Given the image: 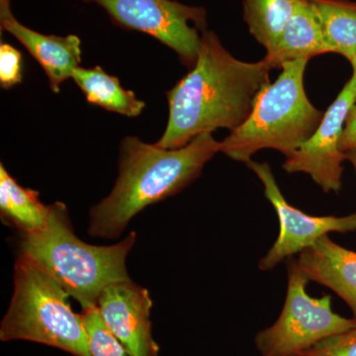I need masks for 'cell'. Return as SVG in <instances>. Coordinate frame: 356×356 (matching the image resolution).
Returning a JSON list of instances; mask_svg holds the SVG:
<instances>
[{
    "label": "cell",
    "instance_id": "cell-1",
    "mask_svg": "<svg viewBox=\"0 0 356 356\" xmlns=\"http://www.w3.org/2000/svg\"><path fill=\"white\" fill-rule=\"evenodd\" d=\"M273 69L264 58L248 63L233 57L206 30L193 69L166 92L168 121L156 146L179 149L201 134L240 127L270 84Z\"/></svg>",
    "mask_w": 356,
    "mask_h": 356
},
{
    "label": "cell",
    "instance_id": "cell-2",
    "mask_svg": "<svg viewBox=\"0 0 356 356\" xmlns=\"http://www.w3.org/2000/svg\"><path fill=\"white\" fill-rule=\"evenodd\" d=\"M221 152V142L203 133L179 149H163L134 136L122 140L119 175L107 197L89 213L88 234L117 238L140 211L184 191Z\"/></svg>",
    "mask_w": 356,
    "mask_h": 356
},
{
    "label": "cell",
    "instance_id": "cell-3",
    "mask_svg": "<svg viewBox=\"0 0 356 356\" xmlns=\"http://www.w3.org/2000/svg\"><path fill=\"white\" fill-rule=\"evenodd\" d=\"M21 236L20 254L53 276L83 309L97 306L108 285L130 280L126 261L137 241L135 232L115 245H89L74 234L64 203L51 204L43 229Z\"/></svg>",
    "mask_w": 356,
    "mask_h": 356
},
{
    "label": "cell",
    "instance_id": "cell-4",
    "mask_svg": "<svg viewBox=\"0 0 356 356\" xmlns=\"http://www.w3.org/2000/svg\"><path fill=\"white\" fill-rule=\"evenodd\" d=\"M310 60L300 58L281 65V74L268 84L240 127L221 142V152L242 163L261 149L290 156L315 133L324 117L309 100L304 76Z\"/></svg>",
    "mask_w": 356,
    "mask_h": 356
},
{
    "label": "cell",
    "instance_id": "cell-5",
    "mask_svg": "<svg viewBox=\"0 0 356 356\" xmlns=\"http://www.w3.org/2000/svg\"><path fill=\"white\" fill-rule=\"evenodd\" d=\"M10 305L0 324L1 341L44 344L74 356H90L81 314L69 293L36 262L19 254Z\"/></svg>",
    "mask_w": 356,
    "mask_h": 356
},
{
    "label": "cell",
    "instance_id": "cell-6",
    "mask_svg": "<svg viewBox=\"0 0 356 356\" xmlns=\"http://www.w3.org/2000/svg\"><path fill=\"white\" fill-rule=\"evenodd\" d=\"M309 281L296 259H290L283 310L271 327L255 337L262 356H300L321 341L356 327L355 318L334 313L331 295L318 299L309 296Z\"/></svg>",
    "mask_w": 356,
    "mask_h": 356
},
{
    "label": "cell",
    "instance_id": "cell-7",
    "mask_svg": "<svg viewBox=\"0 0 356 356\" xmlns=\"http://www.w3.org/2000/svg\"><path fill=\"white\" fill-rule=\"evenodd\" d=\"M97 4L115 25L149 35L177 54L180 62L193 69L206 31V10L175 0H83Z\"/></svg>",
    "mask_w": 356,
    "mask_h": 356
},
{
    "label": "cell",
    "instance_id": "cell-8",
    "mask_svg": "<svg viewBox=\"0 0 356 356\" xmlns=\"http://www.w3.org/2000/svg\"><path fill=\"white\" fill-rule=\"evenodd\" d=\"M247 165L264 184V195L273 206L280 220V235L259 261L261 270H271L281 261L301 254L327 234L356 231V212L343 217L311 216L287 202L268 163L250 161Z\"/></svg>",
    "mask_w": 356,
    "mask_h": 356
},
{
    "label": "cell",
    "instance_id": "cell-9",
    "mask_svg": "<svg viewBox=\"0 0 356 356\" xmlns=\"http://www.w3.org/2000/svg\"><path fill=\"white\" fill-rule=\"evenodd\" d=\"M355 103L356 76L353 74L325 112L315 133L286 156L283 170L288 173H306L327 193H339L343 184V163L348 161L346 153L339 147V140L348 115Z\"/></svg>",
    "mask_w": 356,
    "mask_h": 356
},
{
    "label": "cell",
    "instance_id": "cell-10",
    "mask_svg": "<svg viewBox=\"0 0 356 356\" xmlns=\"http://www.w3.org/2000/svg\"><path fill=\"white\" fill-rule=\"evenodd\" d=\"M152 307L149 291L131 278L108 285L97 301L103 322L130 356H159L152 332Z\"/></svg>",
    "mask_w": 356,
    "mask_h": 356
},
{
    "label": "cell",
    "instance_id": "cell-11",
    "mask_svg": "<svg viewBox=\"0 0 356 356\" xmlns=\"http://www.w3.org/2000/svg\"><path fill=\"white\" fill-rule=\"evenodd\" d=\"M0 27L15 37L39 63L54 93L60 92V84L72 79L74 70L81 67V42L76 35L41 34L21 24L15 17L0 21Z\"/></svg>",
    "mask_w": 356,
    "mask_h": 356
},
{
    "label": "cell",
    "instance_id": "cell-12",
    "mask_svg": "<svg viewBox=\"0 0 356 356\" xmlns=\"http://www.w3.org/2000/svg\"><path fill=\"white\" fill-rule=\"evenodd\" d=\"M297 264L310 281L330 288L350 306L356 320V252L325 235L300 254Z\"/></svg>",
    "mask_w": 356,
    "mask_h": 356
},
{
    "label": "cell",
    "instance_id": "cell-13",
    "mask_svg": "<svg viewBox=\"0 0 356 356\" xmlns=\"http://www.w3.org/2000/svg\"><path fill=\"white\" fill-rule=\"evenodd\" d=\"M327 53L320 21L310 0H297L291 18L273 50L267 51L264 58L273 69H281L284 63L310 60Z\"/></svg>",
    "mask_w": 356,
    "mask_h": 356
},
{
    "label": "cell",
    "instance_id": "cell-14",
    "mask_svg": "<svg viewBox=\"0 0 356 356\" xmlns=\"http://www.w3.org/2000/svg\"><path fill=\"white\" fill-rule=\"evenodd\" d=\"M72 79L90 104L134 118L140 116L146 103L138 99L135 93L122 88L118 77L110 76L102 67L74 70Z\"/></svg>",
    "mask_w": 356,
    "mask_h": 356
},
{
    "label": "cell",
    "instance_id": "cell-15",
    "mask_svg": "<svg viewBox=\"0 0 356 356\" xmlns=\"http://www.w3.org/2000/svg\"><path fill=\"white\" fill-rule=\"evenodd\" d=\"M51 205L40 201L39 192L25 188L0 165V213L21 234L40 231L46 226Z\"/></svg>",
    "mask_w": 356,
    "mask_h": 356
},
{
    "label": "cell",
    "instance_id": "cell-16",
    "mask_svg": "<svg viewBox=\"0 0 356 356\" xmlns=\"http://www.w3.org/2000/svg\"><path fill=\"white\" fill-rule=\"evenodd\" d=\"M322 28L329 53L353 63L356 55V2L350 0H310Z\"/></svg>",
    "mask_w": 356,
    "mask_h": 356
},
{
    "label": "cell",
    "instance_id": "cell-17",
    "mask_svg": "<svg viewBox=\"0 0 356 356\" xmlns=\"http://www.w3.org/2000/svg\"><path fill=\"white\" fill-rule=\"evenodd\" d=\"M297 0H243L248 31L267 51L273 50L291 18Z\"/></svg>",
    "mask_w": 356,
    "mask_h": 356
},
{
    "label": "cell",
    "instance_id": "cell-18",
    "mask_svg": "<svg viewBox=\"0 0 356 356\" xmlns=\"http://www.w3.org/2000/svg\"><path fill=\"white\" fill-rule=\"evenodd\" d=\"M81 316L88 336L90 356H130L103 322L97 306L83 309Z\"/></svg>",
    "mask_w": 356,
    "mask_h": 356
},
{
    "label": "cell",
    "instance_id": "cell-19",
    "mask_svg": "<svg viewBox=\"0 0 356 356\" xmlns=\"http://www.w3.org/2000/svg\"><path fill=\"white\" fill-rule=\"evenodd\" d=\"M300 356H356V327L321 341Z\"/></svg>",
    "mask_w": 356,
    "mask_h": 356
},
{
    "label": "cell",
    "instance_id": "cell-20",
    "mask_svg": "<svg viewBox=\"0 0 356 356\" xmlns=\"http://www.w3.org/2000/svg\"><path fill=\"white\" fill-rule=\"evenodd\" d=\"M22 55L11 44H0V86L10 89L22 83Z\"/></svg>",
    "mask_w": 356,
    "mask_h": 356
},
{
    "label": "cell",
    "instance_id": "cell-21",
    "mask_svg": "<svg viewBox=\"0 0 356 356\" xmlns=\"http://www.w3.org/2000/svg\"><path fill=\"white\" fill-rule=\"evenodd\" d=\"M339 147L343 153L356 149V103L350 109L346 118L341 140H339Z\"/></svg>",
    "mask_w": 356,
    "mask_h": 356
},
{
    "label": "cell",
    "instance_id": "cell-22",
    "mask_svg": "<svg viewBox=\"0 0 356 356\" xmlns=\"http://www.w3.org/2000/svg\"><path fill=\"white\" fill-rule=\"evenodd\" d=\"M11 1L13 0H0V21L14 18L13 10H11Z\"/></svg>",
    "mask_w": 356,
    "mask_h": 356
},
{
    "label": "cell",
    "instance_id": "cell-23",
    "mask_svg": "<svg viewBox=\"0 0 356 356\" xmlns=\"http://www.w3.org/2000/svg\"><path fill=\"white\" fill-rule=\"evenodd\" d=\"M346 156H348V161H350L351 165H353V168H355L356 175V149L348 152V153H346Z\"/></svg>",
    "mask_w": 356,
    "mask_h": 356
},
{
    "label": "cell",
    "instance_id": "cell-24",
    "mask_svg": "<svg viewBox=\"0 0 356 356\" xmlns=\"http://www.w3.org/2000/svg\"><path fill=\"white\" fill-rule=\"evenodd\" d=\"M351 67H353V74L356 76V55L353 63H351Z\"/></svg>",
    "mask_w": 356,
    "mask_h": 356
}]
</instances>
